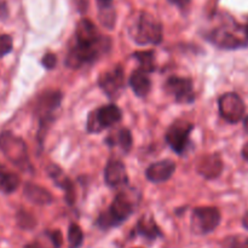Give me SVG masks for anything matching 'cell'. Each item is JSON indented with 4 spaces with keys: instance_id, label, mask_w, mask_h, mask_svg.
I'll return each instance as SVG.
<instances>
[{
    "instance_id": "obj_23",
    "label": "cell",
    "mask_w": 248,
    "mask_h": 248,
    "mask_svg": "<svg viewBox=\"0 0 248 248\" xmlns=\"http://www.w3.org/2000/svg\"><path fill=\"white\" fill-rule=\"evenodd\" d=\"M84 241V234H82L81 228L78 224L73 223L70 224L69 229H68V244L69 248H79Z\"/></svg>"
},
{
    "instance_id": "obj_24",
    "label": "cell",
    "mask_w": 248,
    "mask_h": 248,
    "mask_svg": "<svg viewBox=\"0 0 248 248\" xmlns=\"http://www.w3.org/2000/svg\"><path fill=\"white\" fill-rule=\"evenodd\" d=\"M17 222H18V225L23 229H31V228L35 227V219L31 215L27 213L26 211L21 210L18 213H17Z\"/></svg>"
},
{
    "instance_id": "obj_29",
    "label": "cell",
    "mask_w": 248,
    "mask_h": 248,
    "mask_svg": "<svg viewBox=\"0 0 248 248\" xmlns=\"http://www.w3.org/2000/svg\"><path fill=\"white\" fill-rule=\"evenodd\" d=\"M171 4L176 5V6H178L179 9H186V7H188V5L190 4V0H169Z\"/></svg>"
},
{
    "instance_id": "obj_37",
    "label": "cell",
    "mask_w": 248,
    "mask_h": 248,
    "mask_svg": "<svg viewBox=\"0 0 248 248\" xmlns=\"http://www.w3.org/2000/svg\"><path fill=\"white\" fill-rule=\"evenodd\" d=\"M244 31H245V36H246V39L248 40V22H247V24L246 26H245V29H244Z\"/></svg>"
},
{
    "instance_id": "obj_9",
    "label": "cell",
    "mask_w": 248,
    "mask_h": 248,
    "mask_svg": "<svg viewBox=\"0 0 248 248\" xmlns=\"http://www.w3.org/2000/svg\"><path fill=\"white\" fill-rule=\"evenodd\" d=\"M193 130V124L186 120H177L170 126L166 132V142L176 154L182 155L186 152Z\"/></svg>"
},
{
    "instance_id": "obj_11",
    "label": "cell",
    "mask_w": 248,
    "mask_h": 248,
    "mask_svg": "<svg viewBox=\"0 0 248 248\" xmlns=\"http://www.w3.org/2000/svg\"><path fill=\"white\" fill-rule=\"evenodd\" d=\"M125 82V73L121 65H115L108 72L103 73L98 79V85L102 91L110 99L118 98Z\"/></svg>"
},
{
    "instance_id": "obj_20",
    "label": "cell",
    "mask_w": 248,
    "mask_h": 248,
    "mask_svg": "<svg viewBox=\"0 0 248 248\" xmlns=\"http://www.w3.org/2000/svg\"><path fill=\"white\" fill-rule=\"evenodd\" d=\"M21 179L15 172L0 164V191L2 194H12L19 186Z\"/></svg>"
},
{
    "instance_id": "obj_25",
    "label": "cell",
    "mask_w": 248,
    "mask_h": 248,
    "mask_svg": "<svg viewBox=\"0 0 248 248\" xmlns=\"http://www.w3.org/2000/svg\"><path fill=\"white\" fill-rule=\"evenodd\" d=\"M12 38L7 34H1L0 35V57H4L5 55L10 53L12 51Z\"/></svg>"
},
{
    "instance_id": "obj_14",
    "label": "cell",
    "mask_w": 248,
    "mask_h": 248,
    "mask_svg": "<svg viewBox=\"0 0 248 248\" xmlns=\"http://www.w3.org/2000/svg\"><path fill=\"white\" fill-rule=\"evenodd\" d=\"M176 171V164L172 160H161L152 164L145 171V177L152 183H164L173 176Z\"/></svg>"
},
{
    "instance_id": "obj_31",
    "label": "cell",
    "mask_w": 248,
    "mask_h": 248,
    "mask_svg": "<svg viewBox=\"0 0 248 248\" xmlns=\"http://www.w3.org/2000/svg\"><path fill=\"white\" fill-rule=\"evenodd\" d=\"M6 15H7L6 5H5L4 2H1V4H0V18H1V17H6Z\"/></svg>"
},
{
    "instance_id": "obj_16",
    "label": "cell",
    "mask_w": 248,
    "mask_h": 248,
    "mask_svg": "<svg viewBox=\"0 0 248 248\" xmlns=\"http://www.w3.org/2000/svg\"><path fill=\"white\" fill-rule=\"evenodd\" d=\"M222 157L218 154L205 155L201 157L196 164V170L199 174L205 177L206 179H215L219 177L223 172Z\"/></svg>"
},
{
    "instance_id": "obj_32",
    "label": "cell",
    "mask_w": 248,
    "mask_h": 248,
    "mask_svg": "<svg viewBox=\"0 0 248 248\" xmlns=\"http://www.w3.org/2000/svg\"><path fill=\"white\" fill-rule=\"evenodd\" d=\"M99 7L103 9V7H109L111 6V0H98Z\"/></svg>"
},
{
    "instance_id": "obj_27",
    "label": "cell",
    "mask_w": 248,
    "mask_h": 248,
    "mask_svg": "<svg viewBox=\"0 0 248 248\" xmlns=\"http://www.w3.org/2000/svg\"><path fill=\"white\" fill-rule=\"evenodd\" d=\"M47 236L48 239L52 241L53 246L56 248L61 247V245H62L63 242V236H62V232H61L60 230H52V232H48Z\"/></svg>"
},
{
    "instance_id": "obj_7",
    "label": "cell",
    "mask_w": 248,
    "mask_h": 248,
    "mask_svg": "<svg viewBox=\"0 0 248 248\" xmlns=\"http://www.w3.org/2000/svg\"><path fill=\"white\" fill-rule=\"evenodd\" d=\"M220 218L217 207H196L191 216V229L196 234H210L219 225Z\"/></svg>"
},
{
    "instance_id": "obj_33",
    "label": "cell",
    "mask_w": 248,
    "mask_h": 248,
    "mask_svg": "<svg viewBox=\"0 0 248 248\" xmlns=\"http://www.w3.org/2000/svg\"><path fill=\"white\" fill-rule=\"evenodd\" d=\"M241 154H242V157H244V159L248 162V143H246V144L244 145Z\"/></svg>"
},
{
    "instance_id": "obj_1",
    "label": "cell",
    "mask_w": 248,
    "mask_h": 248,
    "mask_svg": "<svg viewBox=\"0 0 248 248\" xmlns=\"http://www.w3.org/2000/svg\"><path fill=\"white\" fill-rule=\"evenodd\" d=\"M131 38L138 45H157L162 41V26L149 12H140L131 22Z\"/></svg>"
},
{
    "instance_id": "obj_10",
    "label": "cell",
    "mask_w": 248,
    "mask_h": 248,
    "mask_svg": "<svg viewBox=\"0 0 248 248\" xmlns=\"http://www.w3.org/2000/svg\"><path fill=\"white\" fill-rule=\"evenodd\" d=\"M165 90L171 94L176 102L182 104H190L195 101L193 80L190 78L171 77L165 84Z\"/></svg>"
},
{
    "instance_id": "obj_26",
    "label": "cell",
    "mask_w": 248,
    "mask_h": 248,
    "mask_svg": "<svg viewBox=\"0 0 248 248\" xmlns=\"http://www.w3.org/2000/svg\"><path fill=\"white\" fill-rule=\"evenodd\" d=\"M41 64L46 69H53L56 67V64H57V56L51 52L45 53L43 60H41Z\"/></svg>"
},
{
    "instance_id": "obj_18",
    "label": "cell",
    "mask_w": 248,
    "mask_h": 248,
    "mask_svg": "<svg viewBox=\"0 0 248 248\" xmlns=\"http://www.w3.org/2000/svg\"><path fill=\"white\" fill-rule=\"evenodd\" d=\"M130 86L137 97H147L152 90V81L147 73L137 69L131 74Z\"/></svg>"
},
{
    "instance_id": "obj_34",
    "label": "cell",
    "mask_w": 248,
    "mask_h": 248,
    "mask_svg": "<svg viewBox=\"0 0 248 248\" xmlns=\"http://www.w3.org/2000/svg\"><path fill=\"white\" fill-rule=\"evenodd\" d=\"M242 225H244L245 229L248 230V212L244 216V218H242Z\"/></svg>"
},
{
    "instance_id": "obj_19",
    "label": "cell",
    "mask_w": 248,
    "mask_h": 248,
    "mask_svg": "<svg viewBox=\"0 0 248 248\" xmlns=\"http://www.w3.org/2000/svg\"><path fill=\"white\" fill-rule=\"evenodd\" d=\"M24 196L36 205H50L53 201L52 195L50 191L40 186L33 183H27L24 186Z\"/></svg>"
},
{
    "instance_id": "obj_36",
    "label": "cell",
    "mask_w": 248,
    "mask_h": 248,
    "mask_svg": "<svg viewBox=\"0 0 248 248\" xmlns=\"http://www.w3.org/2000/svg\"><path fill=\"white\" fill-rule=\"evenodd\" d=\"M244 128H245V131H246L247 135H248V116H246V118H245V120H244Z\"/></svg>"
},
{
    "instance_id": "obj_22",
    "label": "cell",
    "mask_w": 248,
    "mask_h": 248,
    "mask_svg": "<svg viewBox=\"0 0 248 248\" xmlns=\"http://www.w3.org/2000/svg\"><path fill=\"white\" fill-rule=\"evenodd\" d=\"M133 57L140 62V70L144 73H152L155 70V53L154 51H137L133 53Z\"/></svg>"
},
{
    "instance_id": "obj_15",
    "label": "cell",
    "mask_w": 248,
    "mask_h": 248,
    "mask_svg": "<svg viewBox=\"0 0 248 248\" xmlns=\"http://www.w3.org/2000/svg\"><path fill=\"white\" fill-rule=\"evenodd\" d=\"M46 171H47L50 178L55 182L56 186L65 193V201H67L68 205H73L75 201V188L73 182L69 179V177L57 165H50L46 169Z\"/></svg>"
},
{
    "instance_id": "obj_6",
    "label": "cell",
    "mask_w": 248,
    "mask_h": 248,
    "mask_svg": "<svg viewBox=\"0 0 248 248\" xmlns=\"http://www.w3.org/2000/svg\"><path fill=\"white\" fill-rule=\"evenodd\" d=\"M121 119H123V111L118 106L115 104L103 106L89 114L86 123L87 131L91 133H98L118 124Z\"/></svg>"
},
{
    "instance_id": "obj_30",
    "label": "cell",
    "mask_w": 248,
    "mask_h": 248,
    "mask_svg": "<svg viewBox=\"0 0 248 248\" xmlns=\"http://www.w3.org/2000/svg\"><path fill=\"white\" fill-rule=\"evenodd\" d=\"M78 5V9L80 10L81 12L86 11L87 10V5H89V0H75Z\"/></svg>"
},
{
    "instance_id": "obj_13",
    "label": "cell",
    "mask_w": 248,
    "mask_h": 248,
    "mask_svg": "<svg viewBox=\"0 0 248 248\" xmlns=\"http://www.w3.org/2000/svg\"><path fill=\"white\" fill-rule=\"evenodd\" d=\"M104 181L111 188L126 186L128 183V176L125 165L118 159L109 160L104 169Z\"/></svg>"
},
{
    "instance_id": "obj_17",
    "label": "cell",
    "mask_w": 248,
    "mask_h": 248,
    "mask_svg": "<svg viewBox=\"0 0 248 248\" xmlns=\"http://www.w3.org/2000/svg\"><path fill=\"white\" fill-rule=\"evenodd\" d=\"M136 232L143 236L144 239L149 240V241H154L157 237L162 236V232L160 228L157 227L156 222L153 218V216L145 215L138 220L137 227H136Z\"/></svg>"
},
{
    "instance_id": "obj_5",
    "label": "cell",
    "mask_w": 248,
    "mask_h": 248,
    "mask_svg": "<svg viewBox=\"0 0 248 248\" xmlns=\"http://www.w3.org/2000/svg\"><path fill=\"white\" fill-rule=\"evenodd\" d=\"M111 46H85L74 43L69 47L65 57V64L72 69H78L82 65L93 63L102 55L108 52Z\"/></svg>"
},
{
    "instance_id": "obj_12",
    "label": "cell",
    "mask_w": 248,
    "mask_h": 248,
    "mask_svg": "<svg viewBox=\"0 0 248 248\" xmlns=\"http://www.w3.org/2000/svg\"><path fill=\"white\" fill-rule=\"evenodd\" d=\"M208 40L219 48H225V50H236V48L245 47L248 45L247 40L239 38L236 34L224 27L211 31L208 34Z\"/></svg>"
},
{
    "instance_id": "obj_2",
    "label": "cell",
    "mask_w": 248,
    "mask_h": 248,
    "mask_svg": "<svg viewBox=\"0 0 248 248\" xmlns=\"http://www.w3.org/2000/svg\"><path fill=\"white\" fill-rule=\"evenodd\" d=\"M137 201L127 193H119L106 212L102 213L96 220V225L102 230L118 227L128 219L137 206Z\"/></svg>"
},
{
    "instance_id": "obj_28",
    "label": "cell",
    "mask_w": 248,
    "mask_h": 248,
    "mask_svg": "<svg viewBox=\"0 0 248 248\" xmlns=\"http://www.w3.org/2000/svg\"><path fill=\"white\" fill-rule=\"evenodd\" d=\"M229 248H248V237L247 239H240L234 237L229 244Z\"/></svg>"
},
{
    "instance_id": "obj_21",
    "label": "cell",
    "mask_w": 248,
    "mask_h": 248,
    "mask_svg": "<svg viewBox=\"0 0 248 248\" xmlns=\"http://www.w3.org/2000/svg\"><path fill=\"white\" fill-rule=\"evenodd\" d=\"M106 143L109 147H119L124 150V152H130L131 147H132V135L127 128H121L118 132L110 133V136L106 138Z\"/></svg>"
},
{
    "instance_id": "obj_35",
    "label": "cell",
    "mask_w": 248,
    "mask_h": 248,
    "mask_svg": "<svg viewBox=\"0 0 248 248\" xmlns=\"http://www.w3.org/2000/svg\"><path fill=\"white\" fill-rule=\"evenodd\" d=\"M24 248H43V247H41L39 244H36V242H33V244L27 245V246L24 247Z\"/></svg>"
},
{
    "instance_id": "obj_3",
    "label": "cell",
    "mask_w": 248,
    "mask_h": 248,
    "mask_svg": "<svg viewBox=\"0 0 248 248\" xmlns=\"http://www.w3.org/2000/svg\"><path fill=\"white\" fill-rule=\"evenodd\" d=\"M63 94L58 90H46L38 94L34 106V115L39 120V140L43 143L44 136H45L47 127L53 121V114L60 108L62 102Z\"/></svg>"
},
{
    "instance_id": "obj_4",
    "label": "cell",
    "mask_w": 248,
    "mask_h": 248,
    "mask_svg": "<svg viewBox=\"0 0 248 248\" xmlns=\"http://www.w3.org/2000/svg\"><path fill=\"white\" fill-rule=\"evenodd\" d=\"M0 150L10 162L19 167L22 171L33 170L26 143L10 131H5L0 135Z\"/></svg>"
},
{
    "instance_id": "obj_8",
    "label": "cell",
    "mask_w": 248,
    "mask_h": 248,
    "mask_svg": "<svg viewBox=\"0 0 248 248\" xmlns=\"http://www.w3.org/2000/svg\"><path fill=\"white\" fill-rule=\"evenodd\" d=\"M218 109L219 114L227 123L236 124L242 120L246 111L244 101L235 92H228L218 99Z\"/></svg>"
}]
</instances>
